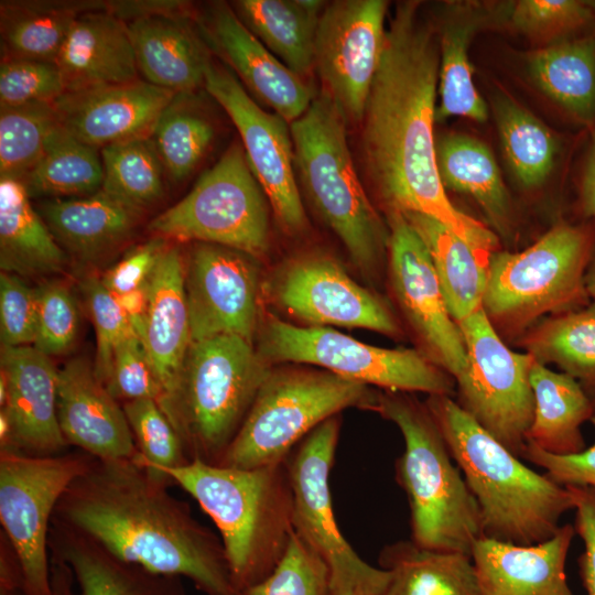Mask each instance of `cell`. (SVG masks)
Instances as JSON below:
<instances>
[{
	"mask_svg": "<svg viewBox=\"0 0 595 595\" xmlns=\"http://www.w3.org/2000/svg\"><path fill=\"white\" fill-rule=\"evenodd\" d=\"M439 68V41L420 2L397 4L360 122L365 167L386 210L432 217L491 255L498 251L497 236L450 201L439 175L433 133Z\"/></svg>",
	"mask_w": 595,
	"mask_h": 595,
	"instance_id": "cell-1",
	"label": "cell"
},
{
	"mask_svg": "<svg viewBox=\"0 0 595 595\" xmlns=\"http://www.w3.org/2000/svg\"><path fill=\"white\" fill-rule=\"evenodd\" d=\"M170 484L136 459L94 457L61 497L53 519L125 562L188 578L204 595H241L220 537L169 493Z\"/></svg>",
	"mask_w": 595,
	"mask_h": 595,
	"instance_id": "cell-2",
	"label": "cell"
},
{
	"mask_svg": "<svg viewBox=\"0 0 595 595\" xmlns=\"http://www.w3.org/2000/svg\"><path fill=\"white\" fill-rule=\"evenodd\" d=\"M425 404L475 497L483 537L518 545L551 538L574 510L570 491L523 464L448 396Z\"/></svg>",
	"mask_w": 595,
	"mask_h": 595,
	"instance_id": "cell-3",
	"label": "cell"
},
{
	"mask_svg": "<svg viewBox=\"0 0 595 595\" xmlns=\"http://www.w3.org/2000/svg\"><path fill=\"white\" fill-rule=\"evenodd\" d=\"M158 472L212 518L240 593L272 573L294 532L293 493L284 463L235 468L193 459Z\"/></svg>",
	"mask_w": 595,
	"mask_h": 595,
	"instance_id": "cell-4",
	"label": "cell"
},
{
	"mask_svg": "<svg viewBox=\"0 0 595 595\" xmlns=\"http://www.w3.org/2000/svg\"><path fill=\"white\" fill-rule=\"evenodd\" d=\"M374 411L403 436L394 472L409 502L410 540L424 549L470 556L483 538L480 510L425 402L412 392L385 390Z\"/></svg>",
	"mask_w": 595,
	"mask_h": 595,
	"instance_id": "cell-5",
	"label": "cell"
},
{
	"mask_svg": "<svg viewBox=\"0 0 595 595\" xmlns=\"http://www.w3.org/2000/svg\"><path fill=\"white\" fill-rule=\"evenodd\" d=\"M347 122L323 93L290 123L296 177L307 202L345 247L354 266L375 279L388 252L386 227L355 170Z\"/></svg>",
	"mask_w": 595,
	"mask_h": 595,
	"instance_id": "cell-6",
	"label": "cell"
},
{
	"mask_svg": "<svg viewBox=\"0 0 595 595\" xmlns=\"http://www.w3.org/2000/svg\"><path fill=\"white\" fill-rule=\"evenodd\" d=\"M272 367L240 336L191 344L178 389L164 411L190 461L220 463Z\"/></svg>",
	"mask_w": 595,
	"mask_h": 595,
	"instance_id": "cell-7",
	"label": "cell"
},
{
	"mask_svg": "<svg viewBox=\"0 0 595 595\" xmlns=\"http://www.w3.org/2000/svg\"><path fill=\"white\" fill-rule=\"evenodd\" d=\"M593 250L588 227L560 223L522 251L491 253L482 307L498 334L520 337L545 314L588 304Z\"/></svg>",
	"mask_w": 595,
	"mask_h": 595,
	"instance_id": "cell-8",
	"label": "cell"
},
{
	"mask_svg": "<svg viewBox=\"0 0 595 595\" xmlns=\"http://www.w3.org/2000/svg\"><path fill=\"white\" fill-rule=\"evenodd\" d=\"M378 393L323 369L272 367L218 465L256 468L284 463L306 435L344 409L374 411Z\"/></svg>",
	"mask_w": 595,
	"mask_h": 595,
	"instance_id": "cell-9",
	"label": "cell"
},
{
	"mask_svg": "<svg viewBox=\"0 0 595 595\" xmlns=\"http://www.w3.org/2000/svg\"><path fill=\"white\" fill-rule=\"evenodd\" d=\"M257 351L270 366L303 364L389 391L425 392L453 398L455 380L423 351L365 344L332 327L264 320Z\"/></svg>",
	"mask_w": 595,
	"mask_h": 595,
	"instance_id": "cell-10",
	"label": "cell"
},
{
	"mask_svg": "<svg viewBox=\"0 0 595 595\" xmlns=\"http://www.w3.org/2000/svg\"><path fill=\"white\" fill-rule=\"evenodd\" d=\"M149 229L164 239L219 245L260 259L270 246L268 198L235 141Z\"/></svg>",
	"mask_w": 595,
	"mask_h": 595,
	"instance_id": "cell-11",
	"label": "cell"
},
{
	"mask_svg": "<svg viewBox=\"0 0 595 595\" xmlns=\"http://www.w3.org/2000/svg\"><path fill=\"white\" fill-rule=\"evenodd\" d=\"M85 452L0 450V522L21 571L22 595H52L50 528L61 497L90 464Z\"/></svg>",
	"mask_w": 595,
	"mask_h": 595,
	"instance_id": "cell-12",
	"label": "cell"
},
{
	"mask_svg": "<svg viewBox=\"0 0 595 595\" xmlns=\"http://www.w3.org/2000/svg\"><path fill=\"white\" fill-rule=\"evenodd\" d=\"M339 430L337 414L315 428L284 461L293 493V528L328 566L333 595H380L390 573L356 553L334 516L329 473Z\"/></svg>",
	"mask_w": 595,
	"mask_h": 595,
	"instance_id": "cell-13",
	"label": "cell"
},
{
	"mask_svg": "<svg viewBox=\"0 0 595 595\" xmlns=\"http://www.w3.org/2000/svg\"><path fill=\"white\" fill-rule=\"evenodd\" d=\"M467 364L455 379L457 404L520 458L533 418L528 353L511 350L483 309L457 323Z\"/></svg>",
	"mask_w": 595,
	"mask_h": 595,
	"instance_id": "cell-14",
	"label": "cell"
},
{
	"mask_svg": "<svg viewBox=\"0 0 595 595\" xmlns=\"http://www.w3.org/2000/svg\"><path fill=\"white\" fill-rule=\"evenodd\" d=\"M204 88L236 126L248 164L281 228L290 236L303 235L309 220L296 182L289 122L263 110L226 66L213 62Z\"/></svg>",
	"mask_w": 595,
	"mask_h": 595,
	"instance_id": "cell-15",
	"label": "cell"
},
{
	"mask_svg": "<svg viewBox=\"0 0 595 595\" xmlns=\"http://www.w3.org/2000/svg\"><path fill=\"white\" fill-rule=\"evenodd\" d=\"M388 2L336 0L321 13L314 69L347 125L360 123L386 36Z\"/></svg>",
	"mask_w": 595,
	"mask_h": 595,
	"instance_id": "cell-16",
	"label": "cell"
},
{
	"mask_svg": "<svg viewBox=\"0 0 595 595\" xmlns=\"http://www.w3.org/2000/svg\"><path fill=\"white\" fill-rule=\"evenodd\" d=\"M269 290L272 301L305 326L401 334L389 306L326 253L310 251L290 258L273 274Z\"/></svg>",
	"mask_w": 595,
	"mask_h": 595,
	"instance_id": "cell-17",
	"label": "cell"
},
{
	"mask_svg": "<svg viewBox=\"0 0 595 595\" xmlns=\"http://www.w3.org/2000/svg\"><path fill=\"white\" fill-rule=\"evenodd\" d=\"M386 212L396 300L424 354L455 380L467 364L465 340L447 310L429 250L401 212Z\"/></svg>",
	"mask_w": 595,
	"mask_h": 595,
	"instance_id": "cell-18",
	"label": "cell"
},
{
	"mask_svg": "<svg viewBox=\"0 0 595 595\" xmlns=\"http://www.w3.org/2000/svg\"><path fill=\"white\" fill-rule=\"evenodd\" d=\"M257 260L236 249L196 242L185 263L192 343L219 335L253 343L261 324Z\"/></svg>",
	"mask_w": 595,
	"mask_h": 595,
	"instance_id": "cell-19",
	"label": "cell"
},
{
	"mask_svg": "<svg viewBox=\"0 0 595 595\" xmlns=\"http://www.w3.org/2000/svg\"><path fill=\"white\" fill-rule=\"evenodd\" d=\"M197 26L209 50L273 112L291 123L307 110L316 96L312 87L247 29L230 4H210Z\"/></svg>",
	"mask_w": 595,
	"mask_h": 595,
	"instance_id": "cell-20",
	"label": "cell"
},
{
	"mask_svg": "<svg viewBox=\"0 0 595 595\" xmlns=\"http://www.w3.org/2000/svg\"><path fill=\"white\" fill-rule=\"evenodd\" d=\"M174 93L145 80L66 91L54 107L60 125L82 142L109 144L150 138Z\"/></svg>",
	"mask_w": 595,
	"mask_h": 595,
	"instance_id": "cell-21",
	"label": "cell"
},
{
	"mask_svg": "<svg viewBox=\"0 0 595 595\" xmlns=\"http://www.w3.org/2000/svg\"><path fill=\"white\" fill-rule=\"evenodd\" d=\"M57 420L67 445L99 459H136L138 450L122 405L84 358L57 375Z\"/></svg>",
	"mask_w": 595,
	"mask_h": 595,
	"instance_id": "cell-22",
	"label": "cell"
},
{
	"mask_svg": "<svg viewBox=\"0 0 595 595\" xmlns=\"http://www.w3.org/2000/svg\"><path fill=\"white\" fill-rule=\"evenodd\" d=\"M8 383L3 408L12 424V447L29 455L60 454L67 443L57 420V375L50 356L34 346L2 347Z\"/></svg>",
	"mask_w": 595,
	"mask_h": 595,
	"instance_id": "cell-23",
	"label": "cell"
},
{
	"mask_svg": "<svg viewBox=\"0 0 595 595\" xmlns=\"http://www.w3.org/2000/svg\"><path fill=\"white\" fill-rule=\"evenodd\" d=\"M149 303L139 336L162 390L163 412L178 389L192 344L185 291V262L167 247L148 280Z\"/></svg>",
	"mask_w": 595,
	"mask_h": 595,
	"instance_id": "cell-24",
	"label": "cell"
},
{
	"mask_svg": "<svg viewBox=\"0 0 595 595\" xmlns=\"http://www.w3.org/2000/svg\"><path fill=\"white\" fill-rule=\"evenodd\" d=\"M575 534L574 524L565 523L531 545L480 538L470 553L480 595H575L565 573Z\"/></svg>",
	"mask_w": 595,
	"mask_h": 595,
	"instance_id": "cell-25",
	"label": "cell"
},
{
	"mask_svg": "<svg viewBox=\"0 0 595 595\" xmlns=\"http://www.w3.org/2000/svg\"><path fill=\"white\" fill-rule=\"evenodd\" d=\"M55 64L65 93L140 79L127 23L111 13L107 6L76 19Z\"/></svg>",
	"mask_w": 595,
	"mask_h": 595,
	"instance_id": "cell-26",
	"label": "cell"
},
{
	"mask_svg": "<svg viewBox=\"0 0 595 595\" xmlns=\"http://www.w3.org/2000/svg\"><path fill=\"white\" fill-rule=\"evenodd\" d=\"M191 22L192 15H150L126 22L145 82L174 94L204 87L212 51Z\"/></svg>",
	"mask_w": 595,
	"mask_h": 595,
	"instance_id": "cell-27",
	"label": "cell"
},
{
	"mask_svg": "<svg viewBox=\"0 0 595 595\" xmlns=\"http://www.w3.org/2000/svg\"><path fill=\"white\" fill-rule=\"evenodd\" d=\"M51 556L72 571L77 595H187L181 577L125 562L89 537L52 519Z\"/></svg>",
	"mask_w": 595,
	"mask_h": 595,
	"instance_id": "cell-28",
	"label": "cell"
},
{
	"mask_svg": "<svg viewBox=\"0 0 595 595\" xmlns=\"http://www.w3.org/2000/svg\"><path fill=\"white\" fill-rule=\"evenodd\" d=\"M39 213L64 251L82 261H94L127 240L141 216L102 190L46 199Z\"/></svg>",
	"mask_w": 595,
	"mask_h": 595,
	"instance_id": "cell-29",
	"label": "cell"
},
{
	"mask_svg": "<svg viewBox=\"0 0 595 595\" xmlns=\"http://www.w3.org/2000/svg\"><path fill=\"white\" fill-rule=\"evenodd\" d=\"M533 418L526 442L554 455L585 450L582 426L591 421L592 399L571 376L534 361L530 370Z\"/></svg>",
	"mask_w": 595,
	"mask_h": 595,
	"instance_id": "cell-30",
	"label": "cell"
},
{
	"mask_svg": "<svg viewBox=\"0 0 595 595\" xmlns=\"http://www.w3.org/2000/svg\"><path fill=\"white\" fill-rule=\"evenodd\" d=\"M320 0H238L231 7L247 29L291 72L306 80L314 69Z\"/></svg>",
	"mask_w": 595,
	"mask_h": 595,
	"instance_id": "cell-31",
	"label": "cell"
},
{
	"mask_svg": "<svg viewBox=\"0 0 595 595\" xmlns=\"http://www.w3.org/2000/svg\"><path fill=\"white\" fill-rule=\"evenodd\" d=\"M402 214L429 250L452 318L459 323L483 309L491 255L473 248L432 217Z\"/></svg>",
	"mask_w": 595,
	"mask_h": 595,
	"instance_id": "cell-32",
	"label": "cell"
},
{
	"mask_svg": "<svg viewBox=\"0 0 595 595\" xmlns=\"http://www.w3.org/2000/svg\"><path fill=\"white\" fill-rule=\"evenodd\" d=\"M20 180L0 178V267L17 275L61 271L67 257Z\"/></svg>",
	"mask_w": 595,
	"mask_h": 595,
	"instance_id": "cell-33",
	"label": "cell"
},
{
	"mask_svg": "<svg viewBox=\"0 0 595 595\" xmlns=\"http://www.w3.org/2000/svg\"><path fill=\"white\" fill-rule=\"evenodd\" d=\"M379 567L390 573L380 595H480L472 558L400 540L382 548Z\"/></svg>",
	"mask_w": 595,
	"mask_h": 595,
	"instance_id": "cell-34",
	"label": "cell"
},
{
	"mask_svg": "<svg viewBox=\"0 0 595 595\" xmlns=\"http://www.w3.org/2000/svg\"><path fill=\"white\" fill-rule=\"evenodd\" d=\"M106 6L100 1L2 2V57L55 63L76 19Z\"/></svg>",
	"mask_w": 595,
	"mask_h": 595,
	"instance_id": "cell-35",
	"label": "cell"
},
{
	"mask_svg": "<svg viewBox=\"0 0 595 595\" xmlns=\"http://www.w3.org/2000/svg\"><path fill=\"white\" fill-rule=\"evenodd\" d=\"M435 156L445 190L472 196L490 223L505 231L510 218L509 195L489 148L469 136L450 133L435 141Z\"/></svg>",
	"mask_w": 595,
	"mask_h": 595,
	"instance_id": "cell-36",
	"label": "cell"
},
{
	"mask_svg": "<svg viewBox=\"0 0 595 595\" xmlns=\"http://www.w3.org/2000/svg\"><path fill=\"white\" fill-rule=\"evenodd\" d=\"M528 71L537 86L564 110L584 122L595 120V36L531 53Z\"/></svg>",
	"mask_w": 595,
	"mask_h": 595,
	"instance_id": "cell-37",
	"label": "cell"
},
{
	"mask_svg": "<svg viewBox=\"0 0 595 595\" xmlns=\"http://www.w3.org/2000/svg\"><path fill=\"white\" fill-rule=\"evenodd\" d=\"M519 344L536 361L556 365L591 399L595 396V300L534 324L519 337Z\"/></svg>",
	"mask_w": 595,
	"mask_h": 595,
	"instance_id": "cell-38",
	"label": "cell"
},
{
	"mask_svg": "<svg viewBox=\"0 0 595 595\" xmlns=\"http://www.w3.org/2000/svg\"><path fill=\"white\" fill-rule=\"evenodd\" d=\"M21 182L30 197L88 196L102 187L101 156L97 149L76 139L57 122L40 159Z\"/></svg>",
	"mask_w": 595,
	"mask_h": 595,
	"instance_id": "cell-39",
	"label": "cell"
},
{
	"mask_svg": "<svg viewBox=\"0 0 595 595\" xmlns=\"http://www.w3.org/2000/svg\"><path fill=\"white\" fill-rule=\"evenodd\" d=\"M196 93L175 94L150 136L166 175L174 182L184 181L195 171L215 138L214 122Z\"/></svg>",
	"mask_w": 595,
	"mask_h": 595,
	"instance_id": "cell-40",
	"label": "cell"
},
{
	"mask_svg": "<svg viewBox=\"0 0 595 595\" xmlns=\"http://www.w3.org/2000/svg\"><path fill=\"white\" fill-rule=\"evenodd\" d=\"M479 19L475 13H463L448 20L439 40L440 106L435 119L452 116L466 117L475 121L487 119V107L478 94L468 60V46Z\"/></svg>",
	"mask_w": 595,
	"mask_h": 595,
	"instance_id": "cell-41",
	"label": "cell"
},
{
	"mask_svg": "<svg viewBox=\"0 0 595 595\" xmlns=\"http://www.w3.org/2000/svg\"><path fill=\"white\" fill-rule=\"evenodd\" d=\"M495 116L506 158L518 181L526 187L543 184L558 153L551 130L505 95L495 100Z\"/></svg>",
	"mask_w": 595,
	"mask_h": 595,
	"instance_id": "cell-42",
	"label": "cell"
},
{
	"mask_svg": "<svg viewBox=\"0 0 595 595\" xmlns=\"http://www.w3.org/2000/svg\"><path fill=\"white\" fill-rule=\"evenodd\" d=\"M100 156L102 191L141 214L162 198L166 173L150 138L109 144Z\"/></svg>",
	"mask_w": 595,
	"mask_h": 595,
	"instance_id": "cell-43",
	"label": "cell"
},
{
	"mask_svg": "<svg viewBox=\"0 0 595 595\" xmlns=\"http://www.w3.org/2000/svg\"><path fill=\"white\" fill-rule=\"evenodd\" d=\"M57 122L54 102L0 107V178L22 181Z\"/></svg>",
	"mask_w": 595,
	"mask_h": 595,
	"instance_id": "cell-44",
	"label": "cell"
},
{
	"mask_svg": "<svg viewBox=\"0 0 595 595\" xmlns=\"http://www.w3.org/2000/svg\"><path fill=\"white\" fill-rule=\"evenodd\" d=\"M122 408L139 453L136 461L151 476L171 483L158 470L191 462L172 423L153 399L126 401Z\"/></svg>",
	"mask_w": 595,
	"mask_h": 595,
	"instance_id": "cell-45",
	"label": "cell"
},
{
	"mask_svg": "<svg viewBox=\"0 0 595 595\" xmlns=\"http://www.w3.org/2000/svg\"><path fill=\"white\" fill-rule=\"evenodd\" d=\"M241 595H333L323 559L295 532L272 573Z\"/></svg>",
	"mask_w": 595,
	"mask_h": 595,
	"instance_id": "cell-46",
	"label": "cell"
},
{
	"mask_svg": "<svg viewBox=\"0 0 595 595\" xmlns=\"http://www.w3.org/2000/svg\"><path fill=\"white\" fill-rule=\"evenodd\" d=\"M37 323L34 347L55 356L73 346L79 325L78 309L69 288L61 281H47L35 289Z\"/></svg>",
	"mask_w": 595,
	"mask_h": 595,
	"instance_id": "cell-47",
	"label": "cell"
},
{
	"mask_svg": "<svg viewBox=\"0 0 595 595\" xmlns=\"http://www.w3.org/2000/svg\"><path fill=\"white\" fill-rule=\"evenodd\" d=\"M64 93L63 78L54 62L1 58L0 107L53 104Z\"/></svg>",
	"mask_w": 595,
	"mask_h": 595,
	"instance_id": "cell-48",
	"label": "cell"
},
{
	"mask_svg": "<svg viewBox=\"0 0 595 595\" xmlns=\"http://www.w3.org/2000/svg\"><path fill=\"white\" fill-rule=\"evenodd\" d=\"M82 289L96 333L97 349L94 369L99 380L107 387L111 376L115 348L130 324L116 296L105 288L100 279L86 278Z\"/></svg>",
	"mask_w": 595,
	"mask_h": 595,
	"instance_id": "cell-49",
	"label": "cell"
},
{
	"mask_svg": "<svg viewBox=\"0 0 595 595\" xmlns=\"http://www.w3.org/2000/svg\"><path fill=\"white\" fill-rule=\"evenodd\" d=\"M107 388L117 400L125 402L153 399L159 403L162 398L161 387L142 342L131 326L115 348L112 370Z\"/></svg>",
	"mask_w": 595,
	"mask_h": 595,
	"instance_id": "cell-50",
	"label": "cell"
},
{
	"mask_svg": "<svg viewBox=\"0 0 595 595\" xmlns=\"http://www.w3.org/2000/svg\"><path fill=\"white\" fill-rule=\"evenodd\" d=\"M593 15L586 1L522 0L513 6L510 21L532 39L549 40L582 26Z\"/></svg>",
	"mask_w": 595,
	"mask_h": 595,
	"instance_id": "cell-51",
	"label": "cell"
},
{
	"mask_svg": "<svg viewBox=\"0 0 595 595\" xmlns=\"http://www.w3.org/2000/svg\"><path fill=\"white\" fill-rule=\"evenodd\" d=\"M35 289L17 274H0V337L2 347L33 346L36 336Z\"/></svg>",
	"mask_w": 595,
	"mask_h": 595,
	"instance_id": "cell-52",
	"label": "cell"
},
{
	"mask_svg": "<svg viewBox=\"0 0 595 595\" xmlns=\"http://www.w3.org/2000/svg\"><path fill=\"white\" fill-rule=\"evenodd\" d=\"M520 458L543 468L562 487H586L595 493V443L575 454L554 455L526 442Z\"/></svg>",
	"mask_w": 595,
	"mask_h": 595,
	"instance_id": "cell-53",
	"label": "cell"
},
{
	"mask_svg": "<svg viewBox=\"0 0 595 595\" xmlns=\"http://www.w3.org/2000/svg\"><path fill=\"white\" fill-rule=\"evenodd\" d=\"M165 241L155 237L130 251L102 275L105 288L118 295L143 285L167 248Z\"/></svg>",
	"mask_w": 595,
	"mask_h": 595,
	"instance_id": "cell-54",
	"label": "cell"
},
{
	"mask_svg": "<svg viewBox=\"0 0 595 595\" xmlns=\"http://www.w3.org/2000/svg\"><path fill=\"white\" fill-rule=\"evenodd\" d=\"M573 499L574 528L584 550L577 559L578 574L587 595H595V493L586 487H565Z\"/></svg>",
	"mask_w": 595,
	"mask_h": 595,
	"instance_id": "cell-55",
	"label": "cell"
},
{
	"mask_svg": "<svg viewBox=\"0 0 595 595\" xmlns=\"http://www.w3.org/2000/svg\"><path fill=\"white\" fill-rule=\"evenodd\" d=\"M115 296L125 312L130 326L140 336L149 303L148 281L134 290Z\"/></svg>",
	"mask_w": 595,
	"mask_h": 595,
	"instance_id": "cell-56",
	"label": "cell"
},
{
	"mask_svg": "<svg viewBox=\"0 0 595 595\" xmlns=\"http://www.w3.org/2000/svg\"><path fill=\"white\" fill-rule=\"evenodd\" d=\"M581 206L586 216L595 218V129L582 176Z\"/></svg>",
	"mask_w": 595,
	"mask_h": 595,
	"instance_id": "cell-57",
	"label": "cell"
},
{
	"mask_svg": "<svg viewBox=\"0 0 595 595\" xmlns=\"http://www.w3.org/2000/svg\"><path fill=\"white\" fill-rule=\"evenodd\" d=\"M52 595H77L71 569L62 561L51 556ZM0 595H22L18 592H2Z\"/></svg>",
	"mask_w": 595,
	"mask_h": 595,
	"instance_id": "cell-58",
	"label": "cell"
},
{
	"mask_svg": "<svg viewBox=\"0 0 595 595\" xmlns=\"http://www.w3.org/2000/svg\"><path fill=\"white\" fill-rule=\"evenodd\" d=\"M585 288L588 296L595 300V256L593 257L586 271Z\"/></svg>",
	"mask_w": 595,
	"mask_h": 595,
	"instance_id": "cell-59",
	"label": "cell"
},
{
	"mask_svg": "<svg viewBox=\"0 0 595 595\" xmlns=\"http://www.w3.org/2000/svg\"><path fill=\"white\" fill-rule=\"evenodd\" d=\"M592 404H593V414H592V419H591V422L594 424L595 426V396L592 398Z\"/></svg>",
	"mask_w": 595,
	"mask_h": 595,
	"instance_id": "cell-60",
	"label": "cell"
},
{
	"mask_svg": "<svg viewBox=\"0 0 595 595\" xmlns=\"http://www.w3.org/2000/svg\"><path fill=\"white\" fill-rule=\"evenodd\" d=\"M593 14H595V1H586Z\"/></svg>",
	"mask_w": 595,
	"mask_h": 595,
	"instance_id": "cell-61",
	"label": "cell"
}]
</instances>
